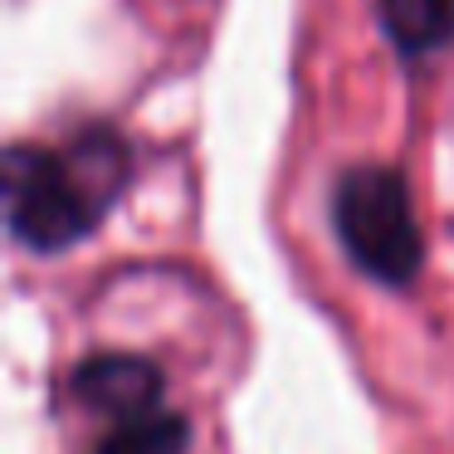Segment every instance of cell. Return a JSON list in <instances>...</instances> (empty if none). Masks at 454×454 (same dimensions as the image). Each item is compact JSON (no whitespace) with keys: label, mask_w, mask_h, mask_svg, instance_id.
Wrapping results in <instances>:
<instances>
[{"label":"cell","mask_w":454,"mask_h":454,"mask_svg":"<svg viewBox=\"0 0 454 454\" xmlns=\"http://www.w3.org/2000/svg\"><path fill=\"white\" fill-rule=\"evenodd\" d=\"M122 186H128V147L103 128L83 132L69 152H5V220L11 235L35 254H59L79 245L122 196Z\"/></svg>","instance_id":"1"},{"label":"cell","mask_w":454,"mask_h":454,"mask_svg":"<svg viewBox=\"0 0 454 454\" xmlns=\"http://www.w3.org/2000/svg\"><path fill=\"white\" fill-rule=\"evenodd\" d=\"M333 225L347 259L376 284H411L420 274L425 239L411 210V191L395 167H352L333 186Z\"/></svg>","instance_id":"2"},{"label":"cell","mask_w":454,"mask_h":454,"mask_svg":"<svg viewBox=\"0 0 454 454\" xmlns=\"http://www.w3.org/2000/svg\"><path fill=\"white\" fill-rule=\"evenodd\" d=\"M74 395L93 415H108V420L128 425V420H142V415L161 411V372L128 352H98L89 362H79Z\"/></svg>","instance_id":"3"},{"label":"cell","mask_w":454,"mask_h":454,"mask_svg":"<svg viewBox=\"0 0 454 454\" xmlns=\"http://www.w3.org/2000/svg\"><path fill=\"white\" fill-rule=\"evenodd\" d=\"M381 30L405 59L434 54L454 40V0H381Z\"/></svg>","instance_id":"4"},{"label":"cell","mask_w":454,"mask_h":454,"mask_svg":"<svg viewBox=\"0 0 454 454\" xmlns=\"http://www.w3.org/2000/svg\"><path fill=\"white\" fill-rule=\"evenodd\" d=\"M191 440V425L181 415H142V420H128L118 425V434L98 444V454H181Z\"/></svg>","instance_id":"5"}]
</instances>
